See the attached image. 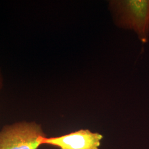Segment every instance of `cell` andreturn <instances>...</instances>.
<instances>
[{"label": "cell", "instance_id": "4", "mask_svg": "<svg viewBox=\"0 0 149 149\" xmlns=\"http://www.w3.org/2000/svg\"><path fill=\"white\" fill-rule=\"evenodd\" d=\"M2 87H3V78H2L1 73L0 72V91L2 89Z\"/></svg>", "mask_w": 149, "mask_h": 149}, {"label": "cell", "instance_id": "2", "mask_svg": "<svg viewBox=\"0 0 149 149\" xmlns=\"http://www.w3.org/2000/svg\"><path fill=\"white\" fill-rule=\"evenodd\" d=\"M47 137L35 122H19L0 130V149H38Z\"/></svg>", "mask_w": 149, "mask_h": 149}, {"label": "cell", "instance_id": "1", "mask_svg": "<svg viewBox=\"0 0 149 149\" xmlns=\"http://www.w3.org/2000/svg\"><path fill=\"white\" fill-rule=\"evenodd\" d=\"M118 24L133 29L143 43L149 34V0L111 1L109 2Z\"/></svg>", "mask_w": 149, "mask_h": 149}, {"label": "cell", "instance_id": "3", "mask_svg": "<svg viewBox=\"0 0 149 149\" xmlns=\"http://www.w3.org/2000/svg\"><path fill=\"white\" fill-rule=\"evenodd\" d=\"M103 136L88 129H80L56 137H46L43 145H52L60 149H99Z\"/></svg>", "mask_w": 149, "mask_h": 149}]
</instances>
